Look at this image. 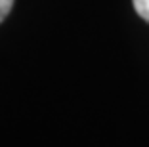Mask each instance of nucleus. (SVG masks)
<instances>
[{
    "instance_id": "f257e3e1",
    "label": "nucleus",
    "mask_w": 149,
    "mask_h": 147,
    "mask_svg": "<svg viewBox=\"0 0 149 147\" xmlns=\"http://www.w3.org/2000/svg\"><path fill=\"white\" fill-rule=\"evenodd\" d=\"M132 4H134V10L138 12V15L149 21V0H132Z\"/></svg>"
},
{
    "instance_id": "f03ea898",
    "label": "nucleus",
    "mask_w": 149,
    "mask_h": 147,
    "mask_svg": "<svg viewBox=\"0 0 149 147\" xmlns=\"http://www.w3.org/2000/svg\"><path fill=\"white\" fill-rule=\"evenodd\" d=\"M12 6H13V0H0V23L8 17V13L12 12Z\"/></svg>"
}]
</instances>
